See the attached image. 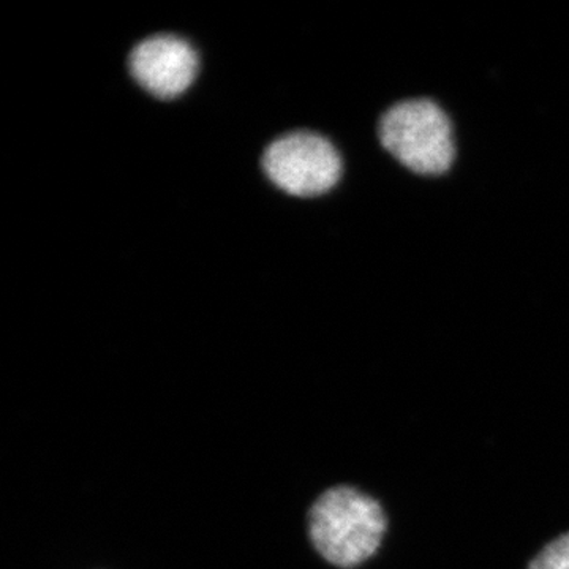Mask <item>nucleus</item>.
<instances>
[{"label": "nucleus", "instance_id": "f03ea898", "mask_svg": "<svg viewBox=\"0 0 569 569\" xmlns=\"http://www.w3.org/2000/svg\"><path fill=\"white\" fill-rule=\"evenodd\" d=\"M383 148L408 170L422 176L447 173L455 160L451 122L430 100H407L380 121Z\"/></svg>", "mask_w": 569, "mask_h": 569}, {"label": "nucleus", "instance_id": "39448f33", "mask_svg": "<svg viewBox=\"0 0 569 569\" xmlns=\"http://www.w3.org/2000/svg\"><path fill=\"white\" fill-rule=\"evenodd\" d=\"M527 569H569V533L560 535L539 550Z\"/></svg>", "mask_w": 569, "mask_h": 569}, {"label": "nucleus", "instance_id": "7ed1b4c3", "mask_svg": "<svg viewBox=\"0 0 569 569\" xmlns=\"http://www.w3.org/2000/svg\"><path fill=\"white\" fill-rule=\"evenodd\" d=\"M266 174L293 197L329 192L342 176V160L335 146L317 133L284 134L266 149Z\"/></svg>", "mask_w": 569, "mask_h": 569}, {"label": "nucleus", "instance_id": "20e7f679", "mask_svg": "<svg viewBox=\"0 0 569 569\" xmlns=\"http://www.w3.org/2000/svg\"><path fill=\"white\" fill-rule=\"evenodd\" d=\"M130 71L142 89L159 99H176L192 84L198 58L186 40L157 36L141 41L129 59Z\"/></svg>", "mask_w": 569, "mask_h": 569}, {"label": "nucleus", "instance_id": "f257e3e1", "mask_svg": "<svg viewBox=\"0 0 569 569\" xmlns=\"http://www.w3.org/2000/svg\"><path fill=\"white\" fill-rule=\"evenodd\" d=\"M306 529L318 559L332 569H356L380 549L388 518L376 498L339 482L312 501Z\"/></svg>", "mask_w": 569, "mask_h": 569}]
</instances>
